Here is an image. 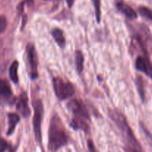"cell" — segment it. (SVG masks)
I'll use <instances>...</instances> for the list:
<instances>
[{"mask_svg": "<svg viewBox=\"0 0 152 152\" xmlns=\"http://www.w3.org/2000/svg\"><path fill=\"white\" fill-rule=\"evenodd\" d=\"M110 119L116 124L120 131L125 142L126 152H143L141 145L136 139L132 130L130 128L126 118L118 110H110L109 112Z\"/></svg>", "mask_w": 152, "mask_h": 152, "instance_id": "obj_1", "label": "cell"}, {"mask_svg": "<svg viewBox=\"0 0 152 152\" xmlns=\"http://www.w3.org/2000/svg\"><path fill=\"white\" fill-rule=\"evenodd\" d=\"M68 142L66 134L59 118L53 117L49 130V148L51 151H57Z\"/></svg>", "mask_w": 152, "mask_h": 152, "instance_id": "obj_2", "label": "cell"}, {"mask_svg": "<svg viewBox=\"0 0 152 152\" xmlns=\"http://www.w3.org/2000/svg\"><path fill=\"white\" fill-rule=\"evenodd\" d=\"M53 87L57 97L60 100H66L74 95L75 88L70 82H66L60 77L53 79Z\"/></svg>", "mask_w": 152, "mask_h": 152, "instance_id": "obj_3", "label": "cell"}, {"mask_svg": "<svg viewBox=\"0 0 152 152\" xmlns=\"http://www.w3.org/2000/svg\"><path fill=\"white\" fill-rule=\"evenodd\" d=\"M34 115L33 118V128L34 132L35 139L37 142L40 143L42 141L41 125L43 120V102L40 99L35 100L33 102Z\"/></svg>", "mask_w": 152, "mask_h": 152, "instance_id": "obj_4", "label": "cell"}, {"mask_svg": "<svg viewBox=\"0 0 152 152\" xmlns=\"http://www.w3.org/2000/svg\"><path fill=\"white\" fill-rule=\"evenodd\" d=\"M26 59L30 77L31 79H36L38 77V59L36 49L32 43H28L26 46Z\"/></svg>", "mask_w": 152, "mask_h": 152, "instance_id": "obj_5", "label": "cell"}, {"mask_svg": "<svg viewBox=\"0 0 152 152\" xmlns=\"http://www.w3.org/2000/svg\"><path fill=\"white\" fill-rule=\"evenodd\" d=\"M15 101L10 84L7 81L0 78V104L11 105Z\"/></svg>", "mask_w": 152, "mask_h": 152, "instance_id": "obj_6", "label": "cell"}, {"mask_svg": "<svg viewBox=\"0 0 152 152\" xmlns=\"http://www.w3.org/2000/svg\"><path fill=\"white\" fill-rule=\"evenodd\" d=\"M67 107L75 115V117L81 118L85 120L90 119L88 111L82 102L77 99H73L67 104Z\"/></svg>", "mask_w": 152, "mask_h": 152, "instance_id": "obj_7", "label": "cell"}, {"mask_svg": "<svg viewBox=\"0 0 152 152\" xmlns=\"http://www.w3.org/2000/svg\"><path fill=\"white\" fill-rule=\"evenodd\" d=\"M28 102V99L26 93H22L17 99V103H16L17 110L24 118H27L31 114V110Z\"/></svg>", "mask_w": 152, "mask_h": 152, "instance_id": "obj_8", "label": "cell"}, {"mask_svg": "<svg viewBox=\"0 0 152 152\" xmlns=\"http://www.w3.org/2000/svg\"><path fill=\"white\" fill-rule=\"evenodd\" d=\"M135 64L137 70L145 73L152 78V64L147 58L139 56L136 60Z\"/></svg>", "mask_w": 152, "mask_h": 152, "instance_id": "obj_9", "label": "cell"}, {"mask_svg": "<svg viewBox=\"0 0 152 152\" xmlns=\"http://www.w3.org/2000/svg\"><path fill=\"white\" fill-rule=\"evenodd\" d=\"M117 8L122 13L125 14L128 19L130 20H134L137 17V14L136 11L131 8V6L128 5L127 4L123 3V2H119L116 4Z\"/></svg>", "mask_w": 152, "mask_h": 152, "instance_id": "obj_10", "label": "cell"}, {"mask_svg": "<svg viewBox=\"0 0 152 152\" xmlns=\"http://www.w3.org/2000/svg\"><path fill=\"white\" fill-rule=\"evenodd\" d=\"M8 128L7 134L8 135H11L14 133V130H15L16 127H17V124L20 122V119L18 114L17 113H11L8 114Z\"/></svg>", "mask_w": 152, "mask_h": 152, "instance_id": "obj_11", "label": "cell"}, {"mask_svg": "<svg viewBox=\"0 0 152 152\" xmlns=\"http://www.w3.org/2000/svg\"><path fill=\"white\" fill-rule=\"evenodd\" d=\"M87 120L81 118L74 117V119L70 122V126L75 130H83L84 131H89V125L86 122Z\"/></svg>", "mask_w": 152, "mask_h": 152, "instance_id": "obj_12", "label": "cell"}, {"mask_svg": "<svg viewBox=\"0 0 152 152\" xmlns=\"http://www.w3.org/2000/svg\"><path fill=\"white\" fill-rule=\"evenodd\" d=\"M52 35L55 39V42L58 43V46L61 48H64L66 45V39L64 37V32L60 28H54L52 31Z\"/></svg>", "mask_w": 152, "mask_h": 152, "instance_id": "obj_13", "label": "cell"}, {"mask_svg": "<svg viewBox=\"0 0 152 152\" xmlns=\"http://www.w3.org/2000/svg\"><path fill=\"white\" fill-rule=\"evenodd\" d=\"M18 68L19 63L17 61H14L12 63L9 69V75L11 81L15 84L19 82V76H18Z\"/></svg>", "mask_w": 152, "mask_h": 152, "instance_id": "obj_14", "label": "cell"}, {"mask_svg": "<svg viewBox=\"0 0 152 152\" xmlns=\"http://www.w3.org/2000/svg\"><path fill=\"white\" fill-rule=\"evenodd\" d=\"M84 55L81 51L75 52V66L78 73H81L84 70Z\"/></svg>", "mask_w": 152, "mask_h": 152, "instance_id": "obj_15", "label": "cell"}, {"mask_svg": "<svg viewBox=\"0 0 152 152\" xmlns=\"http://www.w3.org/2000/svg\"><path fill=\"white\" fill-rule=\"evenodd\" d=\"M139 13L141 14V16H142L145 18L148 19V20L152 21V10L150 8H147V7L142 6L140 7L138 9Z\"/></svg>", "mask_w": 152, "mask_h": 152, "instance_id": "obj_16", "label": "cell"}, {"mask_svg": "<svg viewBox=\"0 0 152 152\" xmlns=\"http://www.w3.org/2000/svg\"><path fill=\"white\" fill-rule=\"evenodd\" d=\"M136 84H137V87L138 88V92L140 93V96L142 101L145 99V91H144V84H143V80L141 77L138 76L136 80Z\"/></svg>", "mask_w": 152, "mask_h": 152, "instance_id": "obj_17", "label": "cell"}, {"mask_svg": "<svg viewBox=\"0 0 152 152\" xmlns=\"http://www.w3.org/2000/svg\"><path fill=\"white\" fill-rule=\"evenodd\" d=\"M93 1V5H94L95 11H96V17L97 21H101V5L100 0H92Z\"/></svg>", "mask_w": 152, "mask_h": 152, "instance_id": "obj_18", "label": "cell"}, {"mask_svg": "<svg viewBox=\"0 0 152 152\" xmlns=\"http://www.w3.org/2000/svg\"><path fill=\"white\" fill-rule=\"evenodd\" d=\"M7 26H8V23H7L6 18L4 16L0 15V34L5 31Z\"/></svg>", "mask_w": 152, "mask_h": 152, "instance_id": "obj_19", "label": "cell"}, {"mask_svg": "<svg viewBox=\"0 0 152 152\" xmlns=\"http://www.w3.org/2000/svg\"><path fill=\"white\" fill-rule=\"evenodd\" d=\"M87 145H88V148L90 152H97L96 147L94 145V143L93 142V141L91 140H88V142H87Z\"/></svg>", "mask_w": 152, "mask_h": 152, "instance_id": "obj_20", "label": "cell"}, {"mask_svg": "<svg viewBox=\"0 0 152 152\" xmlns=\"http://www.w3.org/2000/svg\"><path fill=\"white\" fill-rule=\"evenodd\" d=\"M8 148V143L4 140H0V150L5 151Z\"/></svg>", "mask_w": 152, "mask_h": 152, "instance_id": "obj_21", "label": "cell"}, {"mask_svg": "<svg viewBox=\"0 0 152 152\" xmlns=\"http://www.w3.org/2000/svg\"><path fill=\"white\" fill-rule=\"evenodd\" d=\"M66 3L68 5L69 8H72L75 2V0H66Z\"/></svg>", "mask_w": 152, "mask_h": 152, "instance_id": "obj_22", "label": "cell"}, {"mask_svg": "<svg viewBox=\"0 0 152 152\" xmlns=\"http://www.w3.org/2000/svg\"><path fill=\"white\" fill-rule=\"evenodd\" d=\"M116 2V4L117 3H119V2H122V0H115Z\"/></svg>", "mask_w": 152, "mask_h": 152, "instance_id": "obj_23", "label": "cell"}, {"mask_svg": "<svg viewBox=\"0 0 152 152\" xmlns=\"http://www.w3.org/2000/svg\"><path fill=\"white\" fill-rule=\"evenodd\" d=\"M0 152H4L3 151H2V150H0Z\"/></svg>", "mask_w": 152, "mask_h": 152, "instance_id": "obj_24", "label": "cell"}, {"mask_svg": "<svg viewBox=\"0 0 152 152\" xmlns=\"http://www.w3.org/2000/svg\"><path fill=\"white\" fill-rule=\"evenodd\" d=\"M44 1H50V0H44Z\"/></svg>", "mask_w": 152, "mask_h": 152, "instance_id": "obj_25", "label": "cell"}]
</instances>
